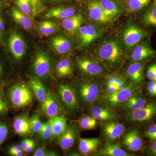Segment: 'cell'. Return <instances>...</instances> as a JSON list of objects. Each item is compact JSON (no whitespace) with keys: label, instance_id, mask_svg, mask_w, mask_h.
Returning <instances> with one entry per match:
<instances>
[{"label":"cell","instance_id":"ffe728a7","mask_svg":"<svg viewBox=\"0 0 156 156\" xmlns=\"http://www.w3.org/2000/svg\"><path fill=\"white\" fill-rule=\"evenodd\" d=\"M52 130V136L50 140L55 139L61 135L67 128V119L62 116H56L49 118L48 120Z\"/></svg>","mask_w":156,"mask_h":156},{"label":"cell","instance_id":"83f0119b","mask_svg":"<svg viewBox=\"0 0 156 156\" xmlns=\"http://www.w3.org/2000/svg\"><path fill=\"white\" fill-rule=\"evenodd\" d=\"M53 48L59 54H65L69 52L72 48L71 43L66 38L62 36L53 37L51 40Z\"/></svg>","mask_w":156,"mask_h":156},{"label":"cell","instance_id":"2e32d148","mask_svg":"<svg viewBox=\"0 0 156 156\" xmlns=\"http://www.w3.org/2000/svg\"><path fill=\"white\" fill-rule=\"evenodd\" d=\"M78 130L76 125L72 124L67 127L66 131L58 136V144L62 150L66 151L72 147L77 136Z\"/></svg>","mask_w":156,"mask_h":156},{"label":"cell","instance_id":"681fc988","mask_svg":"<svg viewBox=\"0 0 156 156\" xmlns=\"http://www.w3.org/2000/svg\"><path fill=\"white\" fill-rule=\"evenodd\" d=\"M148 152L150 155L156 156V140L153 141L152 143L149 147Z\"/></svg>","mask_w":156,"mask_h":156},{"label":"cell","instance_id":"d6986e66","mask_svg":"<svg viewBox=\"0 0 156 156\" xmlns=\"http://www.w3.org/2000/svg\"><path fill=\"white\" fill-rule=\"evenodd\" d=\"M156 54V51L149 45L147 43H144L134 48L131 53V57L134 62H140L148 61Z\"/></svg>","mask_w":156,"mask_h":156},{"label":"cell","instance_id":"db71d44e","mask_svg":"<svg viewBox=\"0 0 156 156\" xmlns=\"http://www.w3.org/2000/svg\"><path fill=\"white\" fill-rule=\"evenodd\" d=\"M2 63H1V62H0V78H1V76H2Z\"/></svg>","mask_w":156,"mask_h":156},{"label":"cell","instance_id":"d590c367","mask_svg":"<svg viewBox=\"0 0 156 156\" xmlns=\"http://www.w3.org/2000/svg\"><path fill=\"white\" fill-rule=\"evenodd\" d=\"M15 3L23 13L30 18L32 16L31 5L29 0H15Z\"/></svg>","mask_w":156,"mask_h":156},{"label":"cell","instance_id":"ac0fdd59","mask_svg":"<svg viewBox=\"0 0 156 156\" xmlns=\"http://www.w3.org/2000/svg\"><path fill=\"white\" fill-rule=\"evenodd\" d=\"M88 11L89 18L96 22L108 23L110 22L112 18L105 12L98 1H94L89 3Z\"/></svg>","mask_w":156,"mask_h":156},{"label":"cell","instance_id":"3957f363","mask_svg":"<svg viewBox=\"0 0 156 156\" xmlns=\"http://www.w3.org/2000/svg\"><path fill=\"white\" fill-rule=\"evenodd\" d=\"M123 116L126 121L131 124L142 125L149 122L156 116V101H148L141 108L126 112Z\"/></svg>","mask_w":156,"mask_h":156},{"label":"cell","instance_id":"7a4b0ae2","mask_svg":"<svg viewBox=\"0 0 156 156\" xmlns=\"http://www.w3.org/2000/svg\"><path fill=\"white\" fill-rule=\"evenodd\" d=\"M104 82L97 79L78 84L75 90L80 105L89 109L96 104L103 95Z\"/></svg>","mask_w":156,"mask_h":156},{"label":"cell","instance_id":"6f0895ef","mask_svg":"<svg viewBox=\"0 0 156 156\" xmlns=\"http://www.w3.org/2000/svg\"><path fill=\"white\" fill-rule=\"evenodd\" d=\"M1 11H2V6H1V3H0V14H1Z\"/></svg>","mask_w":156,"mask_h":156},{"label":"cell","instance_id":"ab89813d","mask_svg":"<svg viewBox=\"0 0 156 156\" xmlns=\"http://www.w3.org/2000/svg\"><path fill=\"white\" fill-rule=\"evenodd\" d=\"M43 124L38 115H34L30 120L31 132L34 134L38 133L42 128Z\"/></svg>","mask_w":156,"mask_h":156},{"label":"cell","instance_id":"4dcf8cb0","mask_svg":"<svg viewBox=\"0 0 156 156\" xmlns=\"http://www.w3.org/2000/svg\"><path fill=\"white\" fill-rule=\"evenodd\" d=\"M98 2L106 14L112 18L120 13L119 8L113 0H100Z\"/></svg>","mask_w":156,"mask_h":156},{"label":"cell","instance_id":"ee69618b","mask_svg":"<svg viewBox=\"0 0 156 156\" xmlns=\"http://www.w3.org/2000/svg\"><path fill=\"white\" fill-rule=\"evenodd\" d=\"M9 127L7 124L0 122V146L4 143L9 134Z\"/></svg>","mask_w":156,"mask_h":156},{"label":"cell","instance_id":"bcb514c9","mask_svg":"<svg viewBox=\"0 0 156 156\" xmlns=\"http://www.w3.org/2000/svg\"><path fill=\"white\" fill-rule=\"evenodd\" d=\"M147 89L148 94L156 97V81H151L147 84Z\"/></svg>","mask_w":156,"mask_h":156},{"label":"cell","instance_id":"cb8c5ba5","mask_svg":"<svg viewBox=\"0 0 156 156\" xmlns=\"http://www.w3.org/2000/svg\"><path fill=\"white\" fill-rule=\"evenodd\" d=\"M75 13L76 10L73 7H58L49 10L45 14V17L47 19L55 18L64 20L73 16Z\"/></svg>","mask_w":156,"mask_h":156},{"label":"cell","instance_id":"f6af8a7d","mask_svg":"<svg viewBox=\"0 0 156 156\" xmlns=\"http://www.w3.org/2000/svg\"><path fill=\"white\" fill-rule=\"evenodd\" d=\"M147 76L151 81H156V63L151 65L148 67Z\"/></svg>","mask_w":156,"mask_h":156},{"label":"cell","instance_id":"60d3db41","mask_svg":"<svg viewBox=\"0 0 156 156\" xmlns=\"http://www.w3.org/2000/svg\"><path fill=\"white\" fill-rule=\"evenodd\" d=\"M20 146L24 152L30 153L34 150L36 144L33 140L27 138L22 141Z\"/></svg>","mask_w":156,"mask_h":156},{"label":"cell","instance_id":"7bdbcfd3","mask_svg":"<svg viewBox=\"0 0 156 156\" xmlns=\"http://www.w3.org/2000/svg\"><path fill=\"white\" fill-rule=\"evenodd\" d=\"M144 136L146 138L154 141L156 140V124H152L148 127L144 133Z\"/></svg>","mask_w":156,"mask_h":156},{"label":"cell","instance_id":"e575fe53","mask_svg":"<svg viewBox=\"0 0 156 156\" xmlns=\"http://www.w3.org/2000/svg\"><path fill=\"white\" fill-rule=\"evenodd\" d=\"M151 2V0H128L127 8L131 12L141 10L147 6Z\"/></svg>","mask_w":156,"mask_h":156},{"label":"cell","instance_id":"f546056e","mask_svg":"<svg viewBox=\"0 0 156 156\" xmlns=\"http://www.w3.org/2000/svg\"><path fill=\"white\" fill-rule=\"evenodd\" d=\"M56 72L59 77H66L71 76L73 69L69 59L63 58L58 62L56 65Z\"/></svg>","mask_w":156,"mask_h":156},{"label":"cell","instance_id":"9a60e30c","mask_svg":"<svg viewBox=\"0 0 156 156\" xmlns=\"http://www.w3.org/2000/svg\"><path fill=\"white\" fill-rule=\"evenodd\" d=\"M77 32L80 45L82 47L90 44L101 35L100 30L92 25L81 27Z\"/></svg>","mask_w":156,"mask_h":156},{"label":"cell","instance_id":"5bb4252c","mask_svg":"<svg viewBox=\"0 0 156 156\" xmlns=\"http://www.w3.org/2000/svg\"><path fill=\"white\" fill-rule=\"evenodd\" d=\"M8 46L15 59L20 60L22 59L25 54L26 45L20 35L16 33L11 34L8 40Z\"/></svg>","mask_w":156,"mask_h":156},{"label":"cell","instance_id":"d4e9b609","mask_svg":"<svg viewBox=\"0 0 156 156\" xmlns=\"http://www.w3.org/2000/svg\"><path fill=\"white\" fill-rule=\"evenodd\" d=\"M83 17L81 14L74 15L72 17L63 20L62 26L65 30L69 34H74L81 27Z\"/></svg>","mask_w":156,"mask_h":156},{"label":"cell","instance_id":"f1b7e54d","mask_svg":"<svg viewBox=\"0 0 156 156\" xmlns=\"http://www.w3.org/2000/svg\"><path fill=\"white\" fill-rule=\"evenodd\" d=\"M11 14L14 20L23 28L28 30L32 27V22L30 18L20 10L13 7L11 9Z\"/></svg>","mask_w":156,"mask_h":156},{"label":"cell","instance_id":"6da1fadb","mask_svg":"<svg viewBox=\"0 0 156 156\" xmlns=\"http://www.w3.org/2000/svg\"><path fill=\"white\" fill-rule=\"evenodd\" d=\"M98 60L107 69L116 71L124 63V54L118 42L108 41L104 42L98 48L97 52Z\"/></svg>","mask_w":156,"mask_h":156},{"label":"cell","instance_id":"b9f144b4","mask_svg":"<svg viewBox=\"0 0 156 156\" xmlns=\"http://www.w3.org/2000/svg\"><path fill=\"white\" fill-rule=\"evenodd\" d=\"M9 111L8 103L4 95L2 89L0 88V116L6 114Z\"/></svg>","mask_w":156,"mask_h":156},{"label":"cell","instance_id":"277c9868","mask_svg":"<svg viewBox=\"0 0 156 156\" xmlns=\"http://www.w3.org/2000/svg\"><path fill=\"white\" fill-rule=\"evenodd\" d=\"M30 89L25 84L17 83L9 89L8 96L12 106L16 108L28 106L33 99Z\"/></svg>","mask_w":156,"mask_h":156},{"label":"cell","instance_id":"4316f807","mask_svg":"<svg viewBox=\"0 0 156 156\" xmlns=\"http://www.w3.org/2000/svg\"><path fill=\"white\" fill-rule=\"evenodd\" d=\"M30 85L37 99L41 103L47 96V91L44 84L38 77L35 76L31 80Z\"/></svg>","mask_w":156,"mask_h":156},{"label":"cell","instance_id":"f5cc1de1","mask_svg":"<svg viewBox=\"0 0 156 156\" xmlns=\"http://www.w3.org/2000/svg\"><path fill=\"white\" fill-rule=\"evenodd\" d=\"M5 24L4 20L2 17H0V31L4 30L5 28Z\"/></svg>","mask_w":156,"mask_h":156},{"label":"cell","instance_id":"1f68e13d","mask_svg":"<svg viewBox=\"0 0 156 156\" xmlns=\"http://www.w3.org/2000/svg\"><path fill=\"white\" fill-rule=\"evenodd\" d=\"M57 29L56 23L50 20L41 22L38 26L39 32L42 35L44 36L53 34L57 30Z\"/></svg>","mask_w":156,"mask_h":156},{"label":"cell","instance_id":"9f6ffc18","mask_svg":"<svg viewBox=\"0 0 156 156\" xmlns=\"http://www.w3.org/2000/svg\"><path fill=\"white\" fill-rule=\"evenodd\" d=\"M154 5L156 7V0H154Z\"/></svg>","mask_w":156,"mask_h":156},{"label":"cell","instance_id":"c3c4849f","mask_svg":"<svg viewBox=\"0 0 156 156\" xmlns=\"http://www.w3.org/2000/svg\"><path fill=\"white\" fill-rule=\"evenodd\" d=\"M48 152L44 147H39L34 153V156H47Z\"/></svg>","mask_w":156,"mask_h":156},{"label":"cell","instance_id":"ba28073f","mask_svg":"<svg viewBox=\"0 0 156 156\" xmlns=\"http://www.w3.org/2000/svg\"><path fill=\"white\" fill-rule=\"evenodd\" d=\"M89 115L95 118L97 121L103 122L115 121L119 118V115L114 109L107 106L104 103L92 105L89 108Z\"/></svg>","mask_w":156,"mask_h":156},{"label":"cell","instance_id":"816d5d0a","mask_svg":"<svg viewBox=\"0 0 156 156\" xmlns=\"http://www.w3.org/2000/svg\"><path fill=\"white\" fill-rule=\"evenodd\" d=\"M104 89H105V94H111L118 91L115 85L109 86V87H105Z\"/></svg>","mask_w":156,"mask_h":156},{"label":"cell","instance_id":"4fadbf2b","mask_svg":"<svg viewBox=\"0 0 156 156\" xmlns=\"http://www.w3.org/2000/svg\"><path fill=\"white\" fill-rule=\"evenodd\" d=\"M33 68L35 73L39 77H45L49 75L51 69V62L49 56L43 52L37 53Z\"/></svg>","mask_w":156,"mask_h":156},{"label":"cell","instance_id":"836d02e7","mask_svg":"<svg viewBox=\"0 0 156 156\" xmlns=\"http://www.w3.org/2000/svg\"><path fill=\"white\" fill-rule=\"evenodd\" d=\"M144 24L148 26L156 27V7L154 5L148 10L143 18Z\"/></svg>","mask_w":156,"mask_h":156},{"label":"cell","instance_id":"e0dca14e","mask_svg":"<svg viewBox=\"0 0 156 156\" xmlns=\"http://www.w3.org/2000/svg\"><path fill=\"white\" fill-rule=\"evenodd\" d=\"M41 108L43 112L49 118L59 115L60 108L53 92H47L46 98L41 103Z\"/></svg>","mask_w":156,"mask_h":156},{"label":"cell","instance_id":"30bf717a","mask_svg":"<svg viewBox=\"0 0 156 156\" xmlns=\"http://www.w3.org/2000/svg\"><path fill=\"white\" fill-rule=\"evenodd\" d=\"M147 61L134 62L127 68L126 74L132 86L139 87L144 80V71Z\"/></svg>","mask_w":156,"mask_h":156},{"label":"cell","instance_id":"f907efd6","mask_svg":"<svg viewBox=\"0 0 156 156\" xmlns=\"http://www.w3.org/2000/svg\"><path fill=\"white\" fill-rule=\"evenodd\" d=\"M131 85L130 83H129V82H128L127 80H126L125 81L119 83L115 85V86L116 87L118 90H119L127 88V87H129Z\"/></svg>","mask_w":156,"mask_h":156},{"label":"cell","instance_id":"74e56055","mask_svg":"<svg viewBox=\"0 0 156 156\" xmlns=\"http://www.w3.org/2000/svg\"><path fill=\"white\" fill-rule=\"evenodd\" d=\"M38 134L39 137L42 140L50 139L52 136V130L49 121L43 123Z\"/></svg>","mask_w":156,"mask_h":156},{"label":"cell","instance_id":"44dd1931","mask_svg":"<svg viewBox=\"0 0 156 156\" xmlns=\"http://www.w3.org/2000/svg\"><path fill=\"white\" fill-rule=\"evenodd\" d=\"M148 102L147 98L138 92L126 101L121 107L123 110L133 111L143 107Z\"/></svg>","mask_w":156,"mask_h":156},{"label":"cell","instance_id":"484cf974","mask_svg":"<svg viewBox=\"0 0 156 156\" xmlns=\"http://www.w3.org/2000/svg\"><path fill=\"white\" fill-rule=\"evenodd\" d=\"M98 156H131L119 145L107 144L104 146L95 154Z\"/></svg>","mask_w":156,"mask_h":156},{"label":"cell","instance_id":"8992f818","mask_svg":"<svg viewBox=\"0 0 156 156\" xmlns=\"http://www.w3.org/2000/svg\"><path fill=\"white\" fill-rule=\"evenodd\" d=\"M59 100L68 112L73 113L78 110L80 106L75 89L67 84L58 87L57 91Z\"/></svg>","mask_w":156,"mask_h":156},{"label":"cell","instance_id":"5b68a950","mask_svg":"<svg viewBox=\"0 0 156 156\" xmlns=\"http://www.w3.org/2000/svg\"><path fill=\"white\" fill-rule=\"evenodd\" d=\"M139 87L131 85L125 89L118 90L112 94H105L102 95L101 99L105 104L115 109L121 107L131 96L139 92Z\"/></svg>","mask_w":156,"mask_h":156},{"label":"cell","instance_id":"7402d4cb","mask_svg":"<svg viewBox=\"0 0 156 156\" xmlns=\"http://www.w3.org/2000/svg\"><path fill=\"white\" fill-rule=\"evenodd\" d=\"M13 129L16 134L25 136L30 133V120L26 115H20L14 118L13 124Z\"/></svg>","mask_w":156,"mask_h":156},{"label":"cell","instance_id":"d6a6232c","mask_svg":"<svg viewBox=\"0 0 156 156\" xmlns=\"http://www.w3.org/2000/svg\"><path fill=\"white\" fill-rule=\"evenodd\" d=\"M78 123L79 127L82 130H94L97 126V121L91 116L86 115L81 117Z\"/></svg>","mask_w":156,"mask_h":156},{"label":"cell","instance_id":"8d00e7d4","mask_svg":"<svg viewBox=\"0 0 156 156\" xmlns=\"http://www.w3.org/2000/svg\"><path fill=\"white\" fill-rule=\"evenodd\" d=\"M32 7V17L38 16L45 10L43 0H29Z\"/></svg>","mask_w":156,"mask_h":156},{"label":"cell","instance_id":"603a6c76","mask_svg":"<svg viewBox=\"0 0 156 156\" xmlns=\"http://www.w3.org/2000/svg\"><path fill=\"white\" fill-rule=\"evenodd\" d=\"M100 145V139L98 137L80 138L79 143V150L83 154L88 155L97 151Z\"/></svg>","mask_w":156,"mask_h":156},{"label":"cell","instance_id":"52a82bcc","mask_svg":"<svg viewBox=\"0 0 156 156\" xmlns=\"http://www.w3.org/2000/svg\"><path fill=\"white\" fill-rule=\"evenodd\" d=\"M77 65L82 72L90 76L97 78L103 76L107 71L100 62L91 58H79L77 61Z\"/></svg>","mask_w":156,"mask_h":156},{"label":"cell","instance_id":"f35d334b","mask_svg":"<svg viewBox=\"0 0 156 156\" xmlns=\"http://www.w3.org/2000/svg\"><path fill=\"white\" fill-rule=\"evenodd\" d=\"M126 80V78L125 77L119 75L115 74L109 75L107 76L106 79L105 80L104 86H105V87H107L112 85H116Z\"/></svg>","mask_w":156,"mask_h":156},{"label":"cell","instance_id":"7dc6e473","mask_svg":"<svg viewBox=\"0 0 156 156\" xmlns=\"http://www.w3.org/2000/svg\"><path fill=\"white\" fill-rule=\"evenodd\" d=\"M20 151H23L20 145H13L9 147L8 153L10 155L13 156L16 153Z\"/></svg>","mask_w":156,"mask_h":156},{"label":"cell","instance_id":"7c38bea8","mask_svg":"<svg viewBox=\"0 0 156 156\" xmlns=\"http://www.w3.org/2000/svg\"><path fill=\"white\" fill-rule=\"evenodd\" d=\"M146 36V33L136 25H132L126 28L123 34V41L128 48L137 45Z\"/></svg>","mask_w":156,"mask_h":156},{"label":"cell","instance_id":"11a10c76","mask_svg":"<svg viewBox=\"0 0 156 156\" xmlns=\"http://www.w3.org/2000/svg\"><path fill=\"white\" fill-rule=\"evenodd\" d=\"M3 33L2 31H0V42H1L2 39Z\"/></svg>","mask_w":156,"mask_h":156},{"label":"cell","instance_id":"9c48e42d","mask_svg":"<svg viewBox=\"0 0 156 156\" xmlns=\"http://www.w3.org/2000/svg\"><path fill=\"white\" fill-rule=\"evenodd\" d=\"M125 129L126 127L122 123L110 121L104 122L101 128V134L106 142H114L123 135Z\"/></svg>","mask_w":156,"mask_h":156},{"label":"cell","instance_id":"8fae6325","mask_svg":"<svg viewBox=\"0 0 156 156\" xmlns=\"http://www.w3.org/2000/svg\"><path fill=\"white\" fill-rule=\"evenodd\" d=\"M123 145L131 151H138L143 149L144 142L140 132L137 128H133L127 131L124 136Z\"/></svg>","mask_w":156,"mask_h":156}]
</instances>
